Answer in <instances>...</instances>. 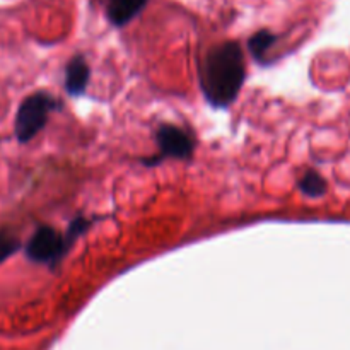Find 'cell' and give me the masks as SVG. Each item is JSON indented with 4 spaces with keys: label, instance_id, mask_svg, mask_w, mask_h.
<instances>
[{
    "label": "cell",
    "instance_id": "cell-1",
    "mask_svg": "<svg viewBox=\"0 0 350 350\" xmlns=\"http://www.w3.org/2000/svg\"><path fill=\"white\" fill-rule=\"evenodd\" d=\"M246 77L245 53L239 43L212 46L200 65V84L205 99L215 108H228L238 98Z\"/></svg>",
    "mask_w": 350,
    "mask_h": 350
},
{
    "label": "cell",
    "instance_id": "cell-2",
    "mask_svg": "<svg viewBox=\"0 0 350 350\" xmlns=\"http://www.w3.org/2000/svg\"><path fill=\"white\" fill-rule=\"evenodd\" d=\"M55 108H58V101L48 92H34L27 96L21 103L14 122V133L17 140L21 144L33 140L44 129L48 116Z\"/></svg>",
    "mask_w": 350,
    "mask_h": 350
},
{
    "label": "cell",
    "instance_id": "cell-3",
    "mask_svg": "<svg viewBox=\"0 0 350 350\" xmlns=\"http://www.w3.org/2000/svg\"><path fill=\"white\" fill-rule=\"evenodd\" d=\"M70 248L65 234H60L50 226H41L26 245V256L36 263H48L53 267L67 255Z\"/></svg>",
    "mask_w": 350,
    "mask_h": 350
},
{
    "label": "cell",
    "instance_id": "cell-4",
    "mask_svg": "<svg viewBox=\"0 0 350 350\" xmlns=\"http://www.w3.org/2000/svg\"><path fill=\"white\" fill-rule=\"evenodd\" d=\"M156 142L157 147H159V154L150 157V161H144L147 166H154V164L163 163L167 157L187 161L193 156V137L188 132H185L183 129H180V126L171 125V123H164V125H161L159 129H157Z\"/></svg>",
    "mask_w": 350,
    "mask_h": 350
},
{
    "label": "cell",
    "instance_id": "cell-5",
    "mask_svg": "<svg viewBox=\"0 0 350 350\" xmlns=\"http://www.w3.org/2000/svg\"><path fill=\"white\" fill-rule=\"evenodd\" d=\"M89 77H91V70L82 55H75L70 58V62L65 67V89L70 96H81L84 94L85 88L89 84Z\"/></svg>",
    "mask_w": 350,
    "mask_h": 350
},
{
    "label": "cell",
    "instance_id": "cell-6",
    "mask_svg": "<svg viewBox=\"0 0 350 350\" xmlns=\"http://www.w3.org/2000/svg\"><path fill=\"white\" fill-rule=\"evenodd\" d=\"M149 0H108L106 14L113 26H125L129 24Z\"/></svg>",
    "mask_w": 350,
    "mask_h": 350
},
{
    "label": "cell",
    "instance_id": "cell-7",
    "mask_svg": "<svg viewBox=\"0 0 350 350\" xmlns=\"http://www.w3.org/2000/svg\"><path fill=\"white\" fill-rule=\"evenodd\" d=\"M297 188H299L301 193H304L306 197L320 198L327 193L328 183L320 173H317V171H306V174L301 176Z\"/></svg>",
    "mask_w": 350,
    "mask_h": 350
},
{
    "label": "cell",
    "instance_id": "cell-8",
    "mask_svg": "<svg viewBox=\"0 0 350 350\" xmlns=\"http://www.w3.org/2000/svg\"><path fill=\"white\" fill-rule=\"evenodd\" d=\"M275 40H277L275 34L270 33L269 29H260L248 40V48L250 51H252L253 57L262 60L263 55H265L267 50L275 43Z\"/></svg>",
    "mask_w": 350,
    "mask_h": 350
},
{
    "label": "cell",
    "instance_id": "cell-9",
    "mask_svg": "<svg viewBox=\"0 0 350 350\" xmlns=\"http://www.w3.org/2000/svg\"><path fill=\"white\" fill-rule=\"evenodd\" d=\"M21 248V241L7 229H0V263L5 262Z\"/></svg>",
    "mask_w": 350,
    "mask_h": 350
}]
</instances>
